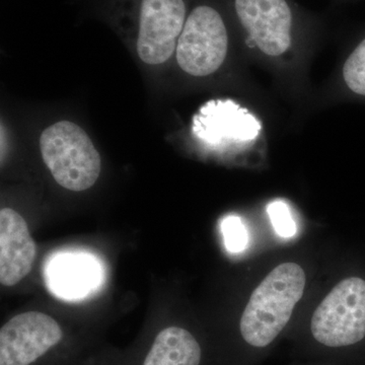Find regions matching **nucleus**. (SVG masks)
I'll use <instances>...</instances> for the list:
<instances>
[{
	"label": "nucleus",
	"mask_w": 365,
	"mask_h": 365,
	"mask_svg": "<svg viewBox=\"0 0 365 365\" xmlns=\"http://www.w3.org/2000/svg\"><path fill=\"white\" fill-rule=\"evenodd\" d=\"M306 287L304 269L295 263H283L264 278L250 297L242 314L240 330L253 347L273 342L292 318Z\"/></svg>",
	"instance_id": "obj_1"
},
{
	"label": "nucleus",
	"mask_w": 365,
	"mask_h": 365,
	"mask_svg": "<svg viewBox=\"0 0 365 365\" xmlns=\"http://www.w3.org/2000/svg\"><path fill=\"white\" fill-rule=\"evenodd\" d=\"M43 160L55 181L73 192L96 184L102 170L100 153L83 128L71 121H59L40 137Z\"/></svg>",
	"instance_id": "obj_2"
},
{
	"label": "nucleus",
	"mask_w": 365,
	"mask_h": 365,
	"mask_svg": "<svg viewBox=\"0 0 365 365\" xmlns=\"http://www.w3.org/2000/svg\"><path fill=\"white\" fill-rule=\"evenodd\" d=\"M228 43L230 34L222 11L208 2H199L188 13L178 40V63L191 76H209L222 66Z\"/></svg>",
	"instance_id": "obj_3"
},
{
	"label": "nucleus",
	"mask_w": 365,
	"mask_h": 365,
	"mask_svg": "<svg viewBox=\"0 0 365 365\" xmlns=\"http://www.w3.org/2000/svg\"><path fill=\"white\" fill-rule=\"evenodd\" d=\"M314 339L328 347L356 344L365 337V281H340L317 307L311 322Z\"/></svg>",
	"instance_id": "obj_4"
},
{
	"label": "nucleus",
	"mask_w": 365,
	"mask_h": 365,
	"mask_svg": "<svg viewBox=\"0 0 365 365\" xmlns=\"http://www.w3.org/2000/svg\"><path fill=\"white\" fill-rule=\"evenodd\" d=\"M66 339L56 319L40 312H28L7 321L0 329V365H37Z\"/></svg>",
	"instance_id": "obj_5"
},
{
	"label": "nucleus",
	"mask_w": 365,
	"mask_h": 365,
	"mask_svg": "<svg viewBox=\"0 0 365 365\" xmlns=\"http://www.w3.org/2000/svg\"><path fill=\"white\" fill-rule=\"evenodd\" d=\"M136 49L148 64H162L174 54L188 16L186 0H138Z\"/></svg>",
	"instance_id": "obj_6"
},
{
	"label": "nucleus",
	"mask_w": 365,
	"mask_h": 365,
	"mask_svg": "<svg viewBox=\"0 0 365 365\" xmlns=\"http://www.w3.org/2000/svg\"><path fill=\"white\" fill-rule=\"evenodd\" d=\"M193 133L210 145L248 143L258 137L261 124L248 110L230 100L206 103L193 119Z\"/></svg>",
	"instance_id": "obj_7"
},
{
	"label": "nucleus",
	"mask_w": 365,
	"mask_h": 365,
	"mask_svg": "<svg viewBox=\"0 0 365 365\" xmlns=\"http://www.w3.org/2000/svg\"><path fill=\"white\" fill-rule=\"evenodd\" d=\"M37 246L23 216L11 208L0 211V282L18 284L32 270Z\"/></svg>",
	"instance_id": "obj_8"
},
{
	"label": "nucleus",
	"mask_w": 365,
	"mask_h": 365,
	"mask_svg": "<svg viewBox=\"0 0 365 365\" xmlns=\"http://www.w3.org/2000/svg\"><path fill=\"white\" fill-rule=\"evenodd\" d=\"M202 348L195 336L178 326L155 334L138 365H200Z\"/></svg>",
	"instance_id": "obj_9"
},
{
	"label": "nucleus",
	"mask_w": 365,
	"mask_h": 365,
	"mask_svg": "<svg viewBox=\"0 0 365 365\" xmlns=\"http://www.w3.org/2000/svg\"><path fill=\"white\" fill-rule=\"evenodd\" d=\"M52 285L64 297L83 294L93 282V267L85 259H58L52 267Z\"/></svg>",
	"instance_id": "obj_10"
},
{
	"label": "nucleus",
	"mask_w": 365,
	"mask_h": 365,
	"mask_svg": "<svg viewBox=\"0 0 365 365\" xmlns=\"http://www.w3.org/2000/svg\"><path fill=\"white\" fill-rule=\"evenodd\" d=\"M343 78L353 93L365 96V39L359 43L346 60Z\"/></svg>",
	"instance_id": "obj_11"
},
{
	"label": "nucleus",
	"mask_w": 365,
	"mask_h": 365,
	"mask_svg": "<svg viewBox=\"0 0 365 365\" xmlns=\"http://www.w3.org/2000/svg\"><path fill=\"white\" fill-rule=\"evenodd\" d=\"M267 212L276 232L281 237H290L297 234V225L287 203L282 201L270 203Z\"/></svg>",
	"instance_id": "obj_12"
},
{
	"label": "nucleus",
	"mask_w": 365,
	"mask_h": 365,
	"mask_svg": "<svg viewBox=\"0 0 365 365\" xmlns=\"http://www.w3.org/2000/svg\"><path fill=\"white\" fill-rule=\"evenodd\" d=\"M223 237L228 251L241 252L248 244V234L242 220L235 216L225 218L222 222Z\"/></svg>",
	"instance_id": "obj_13"
}]
</instances>
